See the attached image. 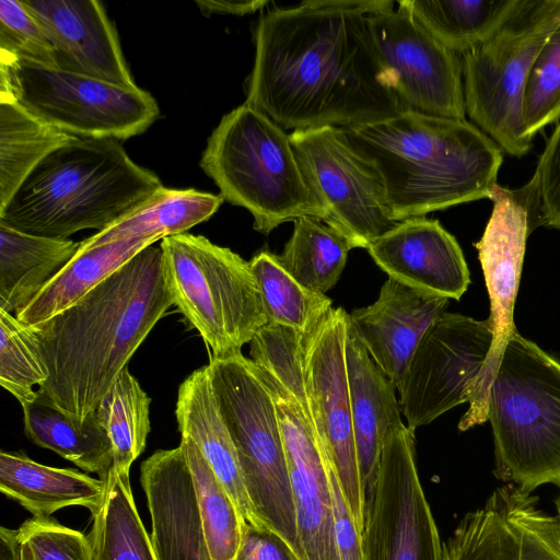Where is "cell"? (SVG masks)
<instances>
[{
    "label": "cell",
    "mask_w": 560,
    "mask_h": 560,
    "mask_svg": "<svg viewBox=\"0 0 560 560\" xmlns=\"http://www.w3.org/2000/svg\"><path fill=\"white\" fill-rule=\"evenodd\" d=\"M392 0H307L264 12L245 103L285 129L348 127L404 109L381 62L369 15Z\"/></svg>",
    "instance_id": "cell-1"
},
{
    "label": "cell",
    "mask_w": 560,
    "mask_h": 560,
    "mask_svg": "<svg viewBox=\"0 0 560 560\" xmlns=\"http://www.w3.org/2000/svg\"><path fill=\"white\" fill-rule=\"evenodd\" d=\"M172 305L161 247L151 245L74 305L27 327L49 373L37 398L82 425Z\"/></svg>",
    "instance_id": "cell-2"
},
{
    "label": "cell",
    "mask_w": 560,
    "mask_h": 560,
    "mask_svg": "<svg viewBox=\"0 0 560 560\" xmlns=\"http://www.w3.org/2000/svg\"><path fill=\"white\" fill-rule=\"evenodd\" d=\"M342 128L381 174L396 222L489 198L497 185L503 151L466 119L402 110Z\"/></svg>",
    "instance_id": "cell-3"
},
{
    "label": "cell",
    "mask_w": 560,
    "mask_h": 560,
    "mask_svg": "<svg viewBox=\"0 0 560 560\" xmlns=\"http://www.w3.org/2000/svg\"><path fill=\"white\" fill-rule=\"evenodd\" d=\"M161 187L159 176L135 163L118 140L78 138L37 164L0 209V224L68 240L106 229Z\"/></svg>",
    "instance_id": "cell-4"
},
{
    "label": "cell",
    "mask_w": 560,
    "mask_h": 560,
    "mask_svg": "<svg viewBox=\"0 0 560 560\" xmlns=\"http://www.w3.org/2000/svg\"><path fill=\"white\" fill-rule=\"evenodd\" d=\"M200 166L223 199L248 210L254 229L265 235L304 215L327 217L302 172L290 135L245 102L214 128Z\"/></svg>",
    "instance_id": "cell-5"
},
{
    "label": "cell",
    "mask_w": 560,
    "mask_h": 560,
    "mask_svg": "<svg viewBox=\"0 0 560 560\" xmlns=\"http://www.w3.org/2000/svg\"><path fill=\"white\" fill-rule=\"evenodd\" d=\"M494 474L532 492L560 488V362L515 329L491 383Z\"/></svg>",
    "instance_id": "cell-6"
},
{
    "label": "cell",
    "mask_w": 560,
    "mask_h": 560,
    "mask_svg": "<svg viewBox=\"0 0 560 560\" xmlns=\"http://www.w3.org/2000/svg\"><path fill=\"white\" fill-rule=\"evenodd\" d=\"M160 247L173 303L199 332L210 358L241 354L268 323L249 261L189 233L164 237Z\"/></svg>",
    "instance_id": "cell-7"
},
{
    "label": "cell",
    "mask_w": 560,
    "mask_h": 560,
    "mask_svg": "<svg viewBox=\"0 0 560 560\" xmlns=\"http://www.w3.org/2000/svg\"><path fill=\"white\" fill-rule=\"evenodd\" d=\"M207 365L250 503L262 526L299 560L293 495L273 398L243 353L210 358Z\"/></svg>",
    "instance_id": "cell-8"
},
{
    "label": "cell",
    "mask_w": 560,
    "mask_h": 560,
    "mask_svg": "<svg viewBox=\"0 0 560 560\" xmlns=\"http://www.w3.org/2000/svg\"><path fill=\"white\" fill-rule=\"evenodd\" d=\"M560 24V0H517L504 22L462 55L466 115L503 152L532 147L522 120L524 88L549 35Z\"/></svg>",
    "instance_id": "cell-9"
},
{
    "label": "cell",
    "mask_w": 560,
    "mask_h": 560,
    "mask_svg": "<svg viewBox=\"0 0 560 560\" xmlns=\"http://www.w3.org/2000/svg\"><path fill=\"white\" fill-rule=\"evenodd\" d=\"M0 91L27 113L77 138L126 140L158 118L152 95L90 77L0 55Z\"/></svg>",
    "instance_id": "cell-10"
},
{
    "label": "cell",
    "mask_w": 560,
    "mask_h": 560,
    "mask_svg": "<svg viewBox=\"0 0 560 560\" xmlns=\"http://www.w3.org/2000/svg\"><path fill=\"white\" fill-rule=\"evenodd\" d=\"M489 199L493 210L481 238L475 244L490 300L489 322L493 331L489 354L468 390L469 407L458 422L466 431L483 424L491 383L497 374L505 345L516 329L513 319L526 241L540 225L536 177L517 189L497 184Z\"/></svg>",
    "instance_id": "cell-11"
},
{
    "label": "cell",
    "mask_w": 560,
    "mask_h": 560,
    "mask_svg": "<svg viewBox=\"0 0 560 560\" xmlns=\"http://www.w3.org/2000/svg\"><path fill=\"white\" fill-rule=\"evenodd\" d=\"M302 172L327 212L324 220L353 248H368L397 225L383 178L350 143L342 127L324 126L290 133Z\"/></svg>",
    "instance_id": "cell-12"
},
{
    "label": "cell",
    "mask_w": 560,
    "mask_h": 560,
    "mask_svg": "<svg viewBox=\"0 0 560 560\" xmlns=\"http://www.w3.org/2000/svg\"><path fill=\"white\" fill-rule=\"evenodd\" d=\"M348 325L349 313L342 307H331L303 336V366L315 435L362 534L368 497L357 456L350 408L346 364Z\"/></svg>",
    "instance_id": "cell-13"
},
{
    "label": "cell",
    "mask_w": 560,
    "mask_h": 560,
    "mask_svg": "<svg viewBox=\"0 0 560 560\" xmlns=\"http://www.w3.org/2000/svg\"><path fill=\"white\" fill-rule=\"evenodd\" d=\"M362 538L366 560H442V542L418 475L415 430L404 422L384 440Z\"/></svg>",
    "instance_id": "cell-14"
},
{
    "label": "cell",
    "mask_w": 560,
    "mask_h": 560,
    "mask_svg": "<svg viewBox=\"0 0 560 560\" xmlns=\"http://www.w3.org/2000/svg\"><path fill=\"white\" fill-rule=\"evenodd\" d=\"M489 319L444 312L416 347L397 385L401 413L415 430L468 402V390L489 354Z\"/></svg>",
    "instance_id": "cell-15"
},
{
    "label": "cell",
    "mask_w": 560,
    "mask_h": 560,
    "mask_svg": "<svg viewBox=\"0 0 560 560\" xmlns=\"http://www.w3.org/2000/svg\"><path fill=\"white\" fill-rule=\"evenodd\" d=\"M397 7L370 14L369 26L401 108L466 119L462 56Z\"/></svg>",
    "instance_id": "cell-16"
},
{
    "label": "cell",
    "mask_w": 560,
    "mask_h": 560,
    "mask_svg": "<svg viewBox=\"0 0 560 560\" xmlns=\"http://www.w3.org/2000/svg\"><path fill=\"white\" fill-rule=\"evenodd\" d=\"M442 560H560V520L508 483L460 520L442 544Z\"/></svg>",
    "instance_id": "cell-17"
},
{
    "label": "cell",
    "mask_w": 560,
    "mask_h": 560,
    "mask_svg": "<svg viewBox=\"0 0 560 560\" xmlns=\"http://www.w3.org/2000/svg\"><path fill=\"white\" fill-rule=\"evenodd\" d=\"M256 370L276 405L293 495L299 560H340L323 448L296 398Z\"/></svg>",
    "instance_id": "cell-18"
},
{
    "label": "cell",
    "mask_w": 560,
    "mask_h": 560,
    "mask_svg": "<svg viewBox=\"0 0 560 560\" xmlns=\"http://www.w3.org/2000/svg\"><path fill=\"white\" fill-rule=\"evenodd\" d=\"M42 25L55 68L124 88H136L115 26L96 0H24Z\"/></svg>",
    "instance_id": "cell-19"
},
{
    "label": "cell",
    "mask_w": 560,
    "mask_h": 560,
    "mask_svg": "<svg viewBox=\"0 0 560 560\" xmlns=\"http://www.w3.org/2000/svg\"><path fill=\"white\" fill-rule=\"evenodd\" d=\"M366 249L388 278L423 293L459 300L470 284L458 242L438 220L400 221Z\"/></svg>",
    "instance_id": "cell-20"
},
{
    "label": "cell",
    "mask_w": 560,
    "mask_h": 560,
    "mask_svg": "<svg viewBox=\"0 0 560 560\" xmlns=\"http://www.w3.org/2000/svg\"><path fill=\"white\" fill-rule=\"evenodd\" d=\"M158 560H212L182 447L159 450L140 468Z\"/></svg>",
    "instance_id": "cell-21"
},
{
    "label": "cell",
    "mask_w": 560,
    "mask_h": 560,
    "mask_svg": "<svg viewBox=\"0 0 560 560\" xmlns=\"http://www.w3.org/2000/svg\"><path fill=\"white\" fill-rule=\"evenodd\" d=\"M448 303L447 298L423 293L388 278L374 303L349 313V326L397 388L422 336Z\"/></svg>",
    "instance_id": "cell-22"
},
{
    "label": "cell",
    "mask_w": 560,
    "mask_h": 560,
    "mask_svg": "<svg viewBox=\"0 0 560 560\" xmlns=\"http://www.w3.org/2000/svg\"><path fill=\"white\" fill-rule=\"evenodd\" d=\"M346 364L357 456L366 497L373 489L384 440L402 423L395 384L348 325Z\"/></svg>",
    "instance_id": "cell-23"
},
{
    "label": "cell",
    "mask_w": 560,
    "mask_h": 560,
    "mask_svg": "<svg viewBox=\"0 0 560 560\" xmlns=\"http://www.w3.org/2000/svg\"><path fill=\"white\" fill-rule=\"evenodd\" d=\"M175 415L180 436L195 442L244 523L265 528L247 495L237 453L220 412L208 365L194 371L179 385Z\"/></svg>",
    "instance_id": "cell-24"
},
{
    "label": "cell",
    "mask_w": 560,
    "mask_h": 560,
    "mask_svg": "<svg viewBox=\"0 0 560 560\" xmlns=\"http://www.w3.org/2000/svg\"><path fill=\"white\" fill-rule=\"evenodd\" d=\"M0 490L26 509L33 517L81 505L96 514L105 499L106 486L100 479L74 469L36 463L21 453H0Z\"/></svg>",
    "instance_id": "cell-25"
},
{
    "label": "cell",
    "mask_w": 560,
    "mask_h": 560,
    "mask_svg": "<svg viewBox=\"0 0 560 560\" xmlns=\"http://www.w3.org/2000/svg\"><path fill=\"white\" fill-rule=\"evenodd\" d=\"M156 238H129L88 249L72 259L14 316L25 327L42 324L74 305Z\"/></svg>",
    "instance_id": "cell-26"
},
{
    "label": "cell",
    "mask_w": 560,
    "mask_h": 560,
    "mask_svg": "<svg viewBox=\"0 0 560 560\" xmlns=\"http://www.w3.org/2000/svg\"><path fill=\"white\" fill-rule=\"evenodd\" d=\"M80 245L0 224V310L14 315L25 306L72 259Z\"/></svg>",
    "instance_id": "cell-27"
},
{
    "label": "cell",
    "mask_w": 560,
    "mask_h": 560,
    "mask_svg": "<svg viewBox=\"0 0 560 560\" xmlns=\"http://www.w3.org/2000/svg\"><path fill=\"white\" fill-rule=\"evenodd\" d=\"M223 201L221 195L161 187L130 213L82 241L80 249L120 240H163L186 233L190 228L212 217Z\"/></svg>",
    "instance_id": "cell-28"
},
{
    "label": "cell",
    "mask_w": 560,
    "mask_h": 560,
    "mask_svg": "<svg viewBox=\"0 0 560 560\" xmlns=\"http://www.w3.org/2000/svg\"><path fill=\"white\" fill-rule=\"evenodd\" d=\"M24 431L36 445L48 448L105 482L113 469V447L96 412L77 425L57 408L36 398L22 406Z\"/></svg>",
    "instance_id": "cell-29"
},
{
    "label": "cell",
    "mask_w": 560,
    "mask_h": 560,
    "mask_svg": "<svg viewBox=\"0 0 560 560\" xmlns=\"http://www.w3.org/2000/svg\"><path fill=\"white\" fill-rule=\"evenodd\" d=\"M75 139L34 117L0 91V209L43 159Z\"/></svg>",
    "instance_id": "cell-30"
},
{
    "label": "cell",
    "mask_w": 560,
    "mask_h": 560,
    "mask_svg": "<svg viewBox=\"0 0 560 560\" xmlns=\"http://www.w3.org/2000/svg\"><path fill=\"white\" fill-rule=\"evenodd\" d=\"M517 0H400L413 19L452 51L464 55L488 38Z\"/></svg>",
    "instance_id": "cell-31"
},
{
    "label": "cell",
    "mask_w": 560,
    "mask_h": 560,
    "mask_svg": "<svg viewBox=\"0 0 560 560\" xmlns=\"http://www.w3.org/2000/svg\"><path fill=\"white\" fill-rule=\"evenodd\" d=\"M293 223L292 235L277 255L278 260L303 287L325 294L338 282L353 246L320 218L304 215Z\"/></svg>",
    "instance_id": "cell-32"
},
{
    "label": "cell",
    "mask_w": 560,
    "mask_h": 560,
    "mask_svg": "<svg viewBox=\"0 0 560 560\" xmlns=\"http://www.w3.org/2000/svg\"><path fill=\"white\" fill-rule=\"evenodd\" d=\"M104 502L92 515L89 537L92 560H158L137 511L130 476L112 469Z\"/></svg>",
    "instance_id": "cell-33"
},
{
    "label": "cell",
    "mask_w": 560,
    "mask_h": 560,
    "mask_svg": "<svg viewBox=\"0 0 560 560\" xmlns=\"http://www.w3.org/2000/svg\"><path fill=\"white\" fill-rule=\"evenodd\" d=\"M268 322L305 336L332 307L326 294L315 293L298 282L279 262L276 254L259 250L249 260Z\"/></svg>",
    "instance_id": "cell-34"
},
{
    "label": "cell",
    "mask_w": 560,
    "mask_h": 560,
    "mask_svg": "<svg viewBox=\"0 0 560 560\" xmlns=\"http://www.w3.org/2000/svg\"><path fill=\"white\" fill-rule=\"evenodd\" d=\"M151 398L128 368L118 375L95 410L113 447V469L130 476L132 463L142 454L150 433Z\"/></svg>",
    "instance_id": "cell-35"
},
{
    "label": "cell",
    "mask_w": 560,
    "mask_h": 560,
    "mask_svg": "<svg viewBox=\"0 0 560 560\" xmlns=\"http://www.w3.org/2000/svg\"><path fill=\"white\" fill-rule=\"evenodd\" d=\"M179 446L191 472L211 559L236 560L245 523L195 442L180 436Z\"/></svg>",
    "instance_id": "cell-36"
},
{
    "label": "cell",
    "mask_w": 560,
    "mask_h": 560,
    "mask_svg": "<svg viewBox=\"0 0 560 560\" xmlns=\"http://www.w3.org/2000/svg\"><path fill=\"white\" fill-rule=\"evenodd\" d=\"M48 376L31 330L13 314L0 310L1 386L23 406L36 400L34 386L39 387Z\"/></svg>",
    "instance_id": "cell-37"
},
{
    "label": "cell",
    "mask_w": 560,
    "mask_h": 560,
    "mask_svg": "<svg viewBox=\"0 0 560 560\" xmlns=\"http://www.w3.org/2000/svg\"><path fill=\"white\" fill-rule=\"evenodd\" d=\"M560 119V24L539 50L527 77L522 120L533 140L548 125Z\"/></svg>",
    "instance_id": "cell-38"
},
{
    "label": "cell",
    "mask_w": 560,
    "mask_h": 560,
    "mask_svg": "<svg viewBox=\"0 0 560 560\" xmlns=\"http://www.w3.org/2000/svg\"><path fill=\"white\" fill-rule=\"evenodd\" d=\"M0 55L55 68L50 43L23 1H0Z\"/></svg>",
    "instance_id": "cell-39"
},
{
    "label": "cell",
    "mask_w": 560,
    "mask_h": 560,
    "mask_svg": "<svg viewBox=\"0 0 560 560\" xmlns=\"http://www.w3.org/2000/svg\"><path fill=\"white\" fill-rule=\"evenodd\" d=\"M35 560H92L89 537L50 517H33L19 528Z\"/></svg>",
    "instance_id": "cell-40"
},
{
    "label": "cell",
    "mask_w": 560,
    "mask_h": 560,
    "mask_svg": "<svg viewBox=\"0 0 560 560\" xmlns=\"http://www.w3.org/2000/svg\"><path fill=\"white\" fill-rule=\"evenodd\" d=\"M533 175L537 180L540 225L560 230V119Z\"/></svg>",
    "instance_id": "cell-41"
},
{
    "label": "cell",
    "mask_w": 560,
    "mask_h": 560,
    "mask_svg": "<svg viewBox=\"0 0 560 560\" xmlns=\"http://www.w3.org/2000/svg\"><path fill=\"white\" fill-rule=\"evenodd\" d=\"M236 560H296L288 546L266 528L244 524Z\"/></svg>",
    "instance_id": "cell-42"
},
{
    "label": "cell",
    "mask_w": 560,
    "mask_h": 560,
    "mask_svg": "<svg viewBox=\"0 0 560 560\" xmlns=\"http://www.w3.org/2000/svg\"><path fill=\"white\" fill-rule=\"evenodd\" d=\"M268 3V0H196V4L206 15L213 13L244 15L261 10Z\"/></svg>",
    "instance_id": "cell-43"
},
{
    "label": "cell",
    "mask_w": 560,
    "mask_h": 560,
    "mask_svg": "<svg viewBox=\"0 0 560 560\" xmlns=\"http://www.w3.org/2000/svg\"><path fill=\"white\" fill-rule=\"evenodd\" d=\"M0 560H20L19 530L1 527Z\"/></svg>",
    "instance_id": "cell-44"
},
{
    "label": "cell",
    "mask_w": 560,
    "mask_h": 560,
    "mask_svg": "<svg viewBox=\"0 0 560 560\" xmlns=\"http://www.w3.org/2000/svg\"><path fill=\"white\" fill-rule=\"evenodd\" d=\"M20 560H35L32 550L25 542L21 544L20 548Z\"/></svg>",
    "instance_id": "cell-45"
},
{
    "label": "cell",
    "mask_w": 560,
    "mask_h": 560,
    "mask_svg": "<svg viewBox=\"0 0 560 560\" xmlns=\"http://www.w3.org/2000/svg\"><path fill=\"white\" fill-rule=\"evenodd\" d=\"M555 503H556L557 515H558L557 517L560 520V493H559V495L557 497V499H556V502H555Z\"/></svg>",
    "instance_id": "cell-46"
}]
</instances>
